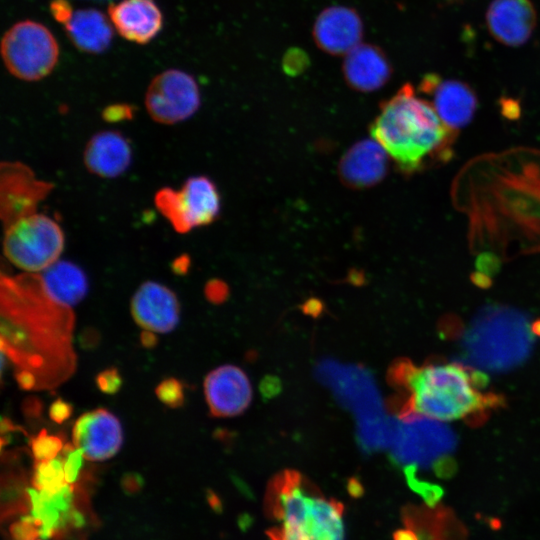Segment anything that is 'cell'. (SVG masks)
I'll return each instance as SVG.
<instances>
[{
    "mask_svg": "<svg viewBox=\"0 0 540 540\" xmlns=\"http://www.w3.org/2000/svg\"><path fill=\"white\" fill-rule=\"evenodd\" d=\"M388 382L399 391L389 402L390 410L401 420L425 416L450 421L465 418L471 425L483 423L490 409L504 405V397L479 392L488 376L461 362L415 366L408 359L394 361Z\"/></svg>",
    "mask_w": 540,
    "mask_h": 540,
    "instance_id": "cell-1",
    "label": "cell"
},
{
    "mask_svg": "<svg viewBox=\"0 0 540 540\" xmlns=\"http://www.w3.org/2000/svg\"><path fill=\"white\" fill-rule=\"evenodd\" d=\"M36 279L37 273L27 272L1 276V296L11 300L25 313L1 299V350L19 369L31 371L37 378L38 387H41L48 386L47 369L52 374L55 363L62 369L67 367L63 361L74 367L75 358L70 347L71 308L55 303L38 322L34 321Z\"/></svg>",
    "mask_w": 540,
    "mask_h": 540,
    "instance_id": "cell-2",
    "label": "cell"
},
{
    "mask_svg": "<svg viewBox=\"0 0 540 540\" xmlns=\"http://www.w3.org/2000/svg\"><path fill=\"white\" fill-rule=\"evenodd\" d=\"M370 132L406 175L447 163L458 135L410 83L382 103Z\"/></svg>",
    "mask_w": 540,
    "mask_h": 540,
    "instance_id": "cell-3",
    "label": "cell"
},
{
    "mask_svg": "<svg viewBox=\"0 0 540 540\" xmlns=\"http://www.w3.org/2000/svg\"><path fill=\"white\" fill-rule=\"evenodd\" d=\"M264 504L270 540H344L343 505L297 471L276 474Z\"/></svg>",
    "mask_w": 540,
    "mask_h": 540,
    "instance_id": "cell-4",
    "label": "cell"
},
{
    "mask_svg": "<svg viewBox=\"0 0 540 540\" xmlns=\"http://www.w3.org/2000/svg\"><path fill=\"white\" fill-rule=\"evenodd\" d=\"M529 317L501 304L484 306L463 335L466 363L491 372H506L522 365L534 346Z\"/></svg>",
    "mask_w": 540,
    "mask_h": 540,
    "instance_id": "cell-5",
    "label": "cell"
},
{
    "mask_svg": "<svg viewBox=\"0 0 540 540\" xmlns=\"http://www.w3.org/2000/svg\"><path fill=\"white\" fill-rule=\"evenodd\" d=\"M3 253L17 268L40 273L59 260L65 237L59 224L42 213H33L4 227Z\"/></svg>",
    "mask_w": 540,
    "mask_h": 540,
    "instance_id": "cell-6",
    "label": "cell"
},
{
    "mask_svg": "<svg viewBox=\"0 0 540 540\" xmlns=\"http://www.w3.org/2000/svg\"><path fill=\"white\" fill-rule=\"evenodd\" d=\"M1 54L15 77L36 81L55 67L59 48L52 33L41 23L26 20L14 24L3 36Z\"/></svg>",
    "mask_w": 540,
    "mask_h": 540,
    "instance_id": "cell-7",
    "label": "cell"
},
{
    "mask_svg": "<svg viewBox=\"0 0 540 540\" xmlns=\"http://www.w3.org/2000/svg\"><path fill=\"white\" fill-rule=\"evenodd\" d=\"M457 445L454 431L447 425L425 416H416L399 423L396 438L390 447L392 461L404 474L428 468L451 453Z\"/></svg>",
    "mask_w": 540,
    "mask_h": 540,
    "instance_id": "cell-8",
    "label": "cell"
},
{
    "mask_svg": "<svg viewBox=\"0 0 540 540\" xmlns=\"http://www.w3.org/2000/svg\"><path fill=\"white\" fill-rule=\"evenodd\" d=\"M154 203L173 229L183 234L214 222L221 208L218 189L206 176L189 177L177 190L160 189Z\"/></svg>",
    "mask_w": 540,
    "mask_h": 540,
    "instance_id": "cell-9",
    "label": "cell"
},
{
    "mask_svg": "<svg viewBox=\"0 0 540 540\" xmlns=\"http://www.w3.org/2000/svg\"><path fill=\"white\" fill-rule=\"evenodd\" d=\"M315 373L337 400L355 414L357 422L386 415L377 385L368 369L325 359L318 363Z\"/></svg>",
    "mask_w": 540,
    "mask_h": 540,
    "instance_id": "cell-10",
    "label": "cell"
},
{
    "mask_svg": "<svg viewBox=\"0 0 540 540\" xmlns=\"http://www.w3.org/2000/svg\"><path fill=\"white\" fill-rule=\"evenodd\" d=\"M145 106L150 117L172 125L190 118L200 106L199 88L186 72L170 69L158 74L148 86Z\"/></svg>",
    "mask_w": 540,
    "mask_h": 540,
    "instance_id": "cell-11",
    "label": "cell"
},
{
    "mask_svg": "<svg viewBox=\"0 0 540 540\" xmlns=\"http://www.w3.org/2000/svg\"><path fill=\"white\" fill-rule=\"evenodd\" d=\"M76 484H67L56 492L27 489L30 514L40 527V537L51 539L85 527V513L77 507Z\"/></svg>",
    "mask_w": 540,
    "mask_h": 540,
    "instance_id": "cell-12",
    "label": "cell"
},
{
    "mask_svg": "<svg viewBox=\"0 0 540 540\" xmlns=\"http://www.w3.org/2000/svg\"><path fill=\"white\" fill-rule=\"evenodd\" d=\"M53 185L39 180L33 171L20 162H3L0 177V213L4 227L33 214Z\"/></svg>",
    "mask_w": 540,
    "mask_h": 540,
    "instance_id": "cell-13",
    "label": "cell"
},
{
    "mask_svg": "<svg viewBox=\"0 0 540 540\" xmlns=\"http://www.w3.org/2000/svg\"><path fill=\"white\" fill-rule=\"evenodd\" d=\"M419 90L431 97V104L440 119L456 132L472 121L478 109L475 91L460 80L443 79L430 73L421 80Z\"/></svg>",
    "mask_w": 540,
    "mask_h": 540,
    "instance_id": "cell-14",
    "label": "cell"
},
{
    "mask_svg": "<svg viewBox=\"0 0 540 540\" xmlns=\"http://www.w3.org/2000/svg\"><path fill=\"white\" fill-rule=\"evenodd\" d=\"M72 441L89 461H104L120 450L123 429L118 418L104 408L83 413L74 423Z\"/></svg>",
    "mask_w": 540,
    "mask_h": 540,
    "instance_id": "cell-15",
    "label": "cell"
},
{
    "mask_svg": "<svg viewBox=\"0 0 540 540\" xmlns=\"http://www.w3.org/2000/svg\"><path fill=\"white\" fill-rule=\"evenodd\" d=\"M130 310L137 325L155 333L171 332L180 319L176 294L165 285L146 281L134 293Z\"/></svg>",
    "mask_w": 540,
    "mask_h": 540,
    "instance_id": "cell-16",
    "label": "cell"
},
{
    "mask_svg": "<svg viewBox=\"0 0 540 540\" xmlns=\"http://www.w3.org/2000/svg\"><path fill=\"white\" fill-rule=\"evenodd\" d=\"M364 33L358 12L345 6L324 9L313 26V39L317 47L333 56L346 55L360 44Z\"/></svg>",
    "mask_w": 540,
    "mask_h": 540,
    "instance_id": "cell-17",
    "label": "cell"
},
{
    "mask_svg": "<svg viewBox=\"0 0 540 540\" xmlns=\"http://www.w3.org/2000/svg\"><path fill=\"white\" fill-rule=\"evenodd\" d=\"M204 394L210 413L231 417L242 413L250 404L252 389L246 374L238 367L224 365L208 373Z\"/></svg>",
    "mask_w": 540,
    "mask_h": 540,
    "instance_id": "cell-18",
    "label": "cell"
},
{
    "mask_svg": "<svg viewBox=\"0 0 540 540\" xmlns=\"http://www.w3.org/2000/svg\"><path fill=\"white\" fill-rule=\"evenodd\" d=\"M536 11L530 0H493L486 13L490 34L500 43L524 44L536 26Z\"/></svg>",
    "mask_w": 540,
    "mask_h": 540,
    "instance_id": "cell-19",
    "label": "cell"
},
{
    "mask_svg": "<svg viewBox=\"0 0 540 540\" xmlns=\"http://www.w3.org/2000/svg\"><path fill=\"white\" fill-rule=\"evenodd\" d=\"M387 169L386 150L376 140L370 139L359 141L350 147L338 166L343 183L355 189L368 188L379 183Z\"/></svg>",
    "mask_w": 540,
    "mask_h": 540,
    "instance_id": "cell-20",
    "label": "cell"
},
{
    "mask_svg": "<svg viewBox=\"0 0 540 540\" xmlns=\"http://www.w3.org/2000/svg\"><path fill=\"white\" fill-rule=\"evenodd\" d=\"M342 72L346 83L352 89L372 92L389 81L392 67L380 47L360 43L345 55Z\"/></svg>",
    "mask_w": 540,
    "mask_h": 540,
    "instance_id": "cell-21",
    "label": "cell"
},
{
    "mask_svg": "<svg viewBox=\"0 0 540 540\" xmlns=\"http://www.w3.org/2000/svg\"><path fill=\"white\" fill-rule=\"evenodd\" d=\"M83 161L90 173L102 178H115L131 164V145L120 132L100 131L88 140Z\"/></svg>",
    "mask_w": 540,
    "mask_h": 540,
    "instance_id": "cell-22",
    "label": "cell"
},
{
    "mask_svg": "<svg viewBox=\"0 0 540 540\" xmlns=\"http://www.w3.org/2000/svg\"><path fill=\"white\" fill-rule=\"evenodd\" d=\"M108 13L117 31L127 40L144 44L162 27V14L154 0H122Z\"/></svg>",
    "mask_w": 540,
    "mask_h": 540,
    "instance_id": "cell-23",
    "label": "cell"
},
{
    "mask_svg": "<svg viewBox=\"0 0 540 540\" xmlns=\"http://www.w3.org/2000/svg\"><path fill=\"white\" fill-rule=\"evenodd\" d=\"M40 277L47 295L63 307L71 308L78 304L88 291L85 273L69 261H56L41 272Z\"/></svg>",
    "mask_w": 540,
    "mask_h": 540,
    "instance_id": "cell-24",
    "label": "cell"
},
{
    "mask_svg": "<svg viewBox=\"0 0 540 540\" xmlns=\"http://www.w3.org/2000/svg\"><path fill=\"white\" fill-rule=\"evenodd\" d=\"M73 44L81 51L101 53L112 39V28L104 16L95 9L72 11L63 23Z\"/></svg>",
    "mask_w": 540,
    "mask_h": 540,
    "instance_id": "cell-25",
    "label": "cell"
},
{
    "mask_svg": "<svg viewBox=\"0 0 540 540\" xmlns=\"http://www.w3.org/2000/svg\"><path fill=\"white\" fill-rule=\"evenodd\" d=\"M400 419L381 416L357 422V437L361 449L372 453L390 448L396 438Z\"/></svg>",
    "mask_w": 540,
    "mask_h": 540,
    "instance_id": "cell-26",
    "label": "cell"
},
{
    "mask_svg": "<svg viewBox=\"0 0 540 540\" xmlns=\"http://www.w3.org/2000/svg\"><path fill=\"white\" fill-rule=\"evenodd\" d=\"M31 484L37 490L48 492H56L67 485L61 455L51 460L36 461Z\"/></svg>",
    "mask_w": 540,
    "mask_h": 540,
    "instance_id": "cell-27",
    "label": "cell"
},
{
    "mask_svg": "<svg viewBox=\"0 0 540 540\" xmlns=\"http://www.w3.org/2000/svg\"><path fill=\"white\" fill-rule=\"evenodd\" d=\"M64 447L59 436L48 434L42 429L30 440V448L35 461L51 460L59 456Z\"/></svg>",
    "mask_w": 540,
    "mask_h": 540,
    "instance_id": "cell-28",
    "label": "cell"
},
{
    "mask_svg": "<svg viewBox=\"0 0 540 540\" xmlns=\"http://www.w3.org/2000/svg\"><path fill=\"white\" fill-rule=\"evenodd\" d=\"M155 393L158 399L170 408H178L184 403V387L178 379H164L156 387Z\"/></svg>",
    "mask_w": 540,
    "mask_h": 540,
    "instance_id": "cell-29",
    "label": "cell"
},
{
    "mask_svg": "<svg viewBox=\"0 0 540 540\" xmlns=\"http://www.w3.org/2000/svg\"><path fill=\"white\" fill-rule=\"evenodd\" d=\"M63 459L65 478L68 484H76L83 465V453L74 444H66L60 453Z\"/></svg>",
    "mask_w": 540,
    "mask_h": 540,
    "instance_id": "cell-30",
    "label": "cell"
},
{
    "mask_svg": "<svg viewBox=\"0 0 540 540\" xmlns=\"http://www.w3.org/2000/svg\"><path fill=\"white\" fill-rule=\"evenodd\" d=\"M9 533L14 540H36L40 537V527L30 514L13 522L9 526Z\"/></svg>",
    "mask_w": 540,
    "mask_h": 540,
    "instance_id": "cell-31",
    "label": "cell"
},
{
    "mask_svg": "<svg viewBox=\"0 0 540 540\" xmlns=\"http://www.w3.org/2000/svg\"><path fill=\"white\" fill-rule=\"evenodd\" d=\"M96 385L105 394H116L122 386V377L116 368H108L96 376Z\"/></svg>",
    "mask_w": 540,
    "mask_h": 540,
    "instance_id": "cell-32",
    "label": "cell"
},
{
    "mask_svg": "<svg viewBox=\"0 0 540 540\" xmlns=\"http://www.w3.org/2000/svg\"><path fill=\"white\" fill-rule=\"evenodd\" d=\"M476 271L484 273L490 277L496 275L501 267L498 257L492 253L484 252L475 261Z\"/></svg>",
    "mask_w": 540,
    "mask_h": 540,
    "instance_id": "cell-33",
    "label": "cell"
},
{
    "mask_svg": "<svg viewBox=\"0 0 540 540\" xmlns=\"http://www.w3.org/2000/svg\"><path fill=\"white\" fill-rule=\"evenodd\" d=\"M307 65L306 56L302 51L291 50L285 55L283 66L288 74L296 75L305 69Z\"/></svg>",
    "mask_w": 540,
    "mask_h": 540,
    "instance_id": "cell-34",
    "label": "cell"
},
{
    "mask_svg": "<svg viewBox=\"0 0 540 540\" xmlns=\"http://www.w3.org/2000/svg\"><path fill=\"white\" fill-rule=\"evenodd\" d=\"M463 331V325L460 319L455 315H446L444 316L439 323V332L440 336L446 337L448 339L455 338L461 334Z\"/></svg>",
    "mask_w": 540,
    "mask_h": 540,
    "instance_id": "cell-35",
    "label": "cell"
},
{
    "mask_svg": "<svg viewBox=\"0 0 540 540\" xmlns=\"http://www.w3.org/2000/svg\"><path fill=\"white\" fill-rule=\"evenodd\" d=\"M72 411L73 408L70 403L58 398L49 407V417L53 422L61 424L71 416Z\"/></svg>",
    "mask_w": 540,
    "mask_h": 540,
    "instance_id": "cell-36",
    "label": "cell"
},
{
    "mask_svg": "<svg viewBox=\"0 0 540 540\" xmlns=\"http://www.w3.org/2000/svg\"><path fill=\"white\" fill-rule=\"evenodd\" d=\"M205 294L209 301L213 303H221L228 296V288L224 282L220 280H212L207 283Z\"/></svg>",
    "mask_w": 540,
    "mask_h": 540,
    "instance_id": "cell-37",
    "label": "cell"
},
{
    "mask_svg": "<svg viewBox=\"0 0 540 540\" xmlns=\"http://www.w3.org/2000/svg\"><path fill=\"white\" fill-rule=\"evenodd\" d=\"M15 377L18 385L22 389L32 390L38 387V381L36 376L29 370L18 369Z\"/></svg>",
    "mask_w": 540,
    "mask_h": 540,
    "instance_id": "cell-38",
    "label": "cell"
},
{
    "mask_svg": "<svg viewBox=\"0 0 540 540\" xmlns=\"http://www.w3.org/2000/svg\"><path fill=\"white\" fill-rule=\"evenodd\" d=\"M121 486L126 493H136L142 488L143 479L137 473H127L121 480Z\"/></svg>",
    "mask_w": 540,
    "mask_h": 540,
    "instance_id": "cell-39",
    "label": "cell"
},
{
    "mask_svg": "<svg viewBox=\"0 0 540 540\" xmlns=\"http://www.w3.org/2000/svg\"><path fill=\"white\" fill-rule=\"evenodd\" d=\"M131 114V111L129 110V107L125 105H116V106H110L104 111V118L107 121H120L122 119L128 118Z\"/></svg>",
    "mask_w": 540,
    "mask_h": 540,
    "instance_id": "cell-40",
    "label": "cell"
},
{
    "mask_svg": "<svg viewBox=\"0 0 540 540\" xmlns=\"http://www.w3.org/2000/svg\"><path fill=\"white\" fill-rule=\"evenodd\" d=\"M501 111L504 116L515 118L519 116V105L512 99H503L501 102Z\"/></svg>",
    "mask_w": 540,
    "mask_h": 540,
    "instance_id": "cell-41",
    "label": "cell"
},
{
    "mask_svg": "<svg viewBox=\"0 0 540 540\" xmlns=\"http://www.w3.org/2000/svg\"><path fill=\"white\" fill-rule=\"evenodd\" d=\"M470 279L474 285L482 289H488L492 285V278L479 271L473 272L470 275Z\"/></svg>",
    "mask_w": 540,
    "mask_h": 540,
    "instance_id": "cell-42",
    "label": "cell"
},
{
    "mask_svg": "<svg viewBox=\"0 0 540 540\" xmlns=\"http://www.w3.org/2000/svg\"><path fill=\"white\" fill-rule=\"evenodd\" d=\"M141 343L144 347L152 348L157 344V337L154 335V332L145 330L141 333Z\"/></svg>",
    "mask_w": 540,
    "mask_h": 540,
    "instance_id": "cell-43",
    "label": "cell"
},
{
    "mask_svg": "<svg viewBox=\"0 0 540 540\" xmlns=\"http://www.w3.org/2000/svg\"><path fill=\"white\" fill-rule=\"evenodd\" d=\"M307 312H310L312 315H315V313H319L320 309V303L318 301L311 300L309 303L306 304Z\"/></svg>",
    "mask_w": 540,
    "mask_h": 540,
    "instance_id": "cell-44",
    "label": "cell"
},
{
    "mask_svg": "<svg viewBox=\"0 0 540 540\" xmlns=\"http://www.w3.org/2000/svg\"><path fill=\"white\" fill-rule=\"evenodd\" d=\"M531 331L535 336H540V319L531 324Z\"/></svg>",
    "mask_w": 540,
    "mask_h": 540,
    "instance_id": "cell-45",
    "label": "cell"
}]
</instances>
